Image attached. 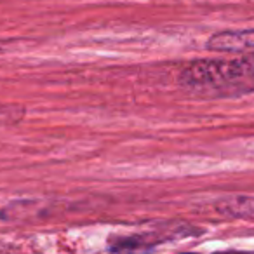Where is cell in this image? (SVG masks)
Returning a JSON list of instances; mask_svg holds the SVG:
<instances>
[{"label":"cell","instance_id":"obj_1","mask_svg":"<svg viewBox=\"0 0 254 254\" xmlns=\"http://www.w3.org/2000/svg\"><path fill=\"white\" fill-rule=\"evenodd\" d=\"M181 82L195 89H228L254 85V54L239 60H214L191 63Z\"/></svg>","mask_w":254,"mask_h":254},{"label":"cell","instance_id":"obj_2","mask_svg":"<svg viewBox=\"0 0 254 254\" xmlns=\"http://www.w3.org/2000/svg\"><path fill=\"white\" fill-rule=\"evenodd\" d=\"M207 47L218 53H254V30L218 33L209 39Z\"/></svg>","mask_w":254,"mask_h":254},{"label":"cell","instance_id":"obj_3","mask_svg":"<svg viewBox=\"0 0 254 254\" xmlns=\"http://www.w3.org/2000/svg\"><path fill=\"white\" fill-rule=\"evenodd\" d=\"M226 214H235V216H254V198H240V200L226 202L223 207Z\"/></svg>","mask_w":254,"mask_h":254}]
</instances>
